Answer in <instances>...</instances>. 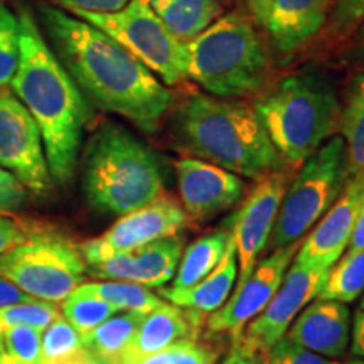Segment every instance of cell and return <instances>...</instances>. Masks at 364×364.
Returning <instances> with one entry per match:
<instances>
[{"label": "cell", "mask_w": 364, "mask_h": 364, "mask_svg": "<svg viewBox=\"0 0 364 364\" xmlns=\"http://www.w3.org/2000/svg\"><path fill=\"white\" fill-rule=\"evenodd\" d=\"M172 364H215L216 351L208 346L199 344L196 338H186L171 346Z\"/></svg>", "instance_id": "cell-35"}, {"label": "cell", "mask_w": 364, "mask_h": 364, "mask_svg": "<svg viewBox=\"0 0 364 364\" xmlns=\"http://www.w3.org/2000/svg\"><path fill=\"white\" fill-rule=\"evenodd\" d=\"M223 364H265V351L258 349L243 336L241 339L235 341L230 356Z\"/></svg>", "instance_id": "cell-39"}, {"label": "cell", "mask_w": 364, "mask_h": 364, "mask_svg": "<svg viewBox=\"0 0 364 364\" xmlns=\"http://www.w3.org/2000/svg\"><path fill=\"white\" fill-rule=\"evenodd\" d=\"M142 318L139 312L115 314L81 338L86 351L107 364H124Z\"/></svg>", "instance_id": "cell-23"}, {"label": "cell", "mask_w": 364, "mask_h": 364, "mask_svg": "<svg viewBox=\"0 0 364 364\" xmlns=\"http://www.w3.org/2000/svg\"><path fill=\"white\" fill-rule=\"evenodd\" d=\"M182 248L184 238L176 233L144 245L134 252L117 255L107 262L86 267V270L103 280L134 282L147 289L164 287L176 275Z\"/></svg>", "instance_id": "cell-17"}, {"label": "cell", "mask_w": 364, "mask_h": 364, "mask_svg": "<svg viewBox=\"0 0 364 364\" xmlns=\"http://www.w3.org/2000/svg\"><path fill=\"white\" fill-rule=\"evenodd\" d=\"M284 162L304 164L339 132L341 102L332 81L317 71L285 76L253 108Z\"/></svg>", "instance_id": "cell-5"}, {"label": "cell", "mask_w": 364, "mask_h": 364, "mask_svg": "<svg viewBox=\"0 0 364 364\" xmlns=\"http://www.w3.org/2000/svg\"><path fill=\"white\" fill-rule=\"evenodd\" d=\"M359 309H364V297H363V300H361V307Z\"/></svg>", "instance_id": "cell-48"}, {"label": "cell", "mask_w": 364, "mask_h": 364, "mask_svg": "<svg viewBox=\"0 0 364 364\" xmlns=\"http://www.w3.org/2000/svg\"><path fill=\"white\" fill-rule=\"evenodd\" d=\"M326 24L331 39L351 38L364 24V0H334Z\"/></svg>", "instance_id": "cell-33"}, {"label": "cell", "mask_w": 364, "mask_h": 364, "mask_svg": "<svg viewBox=\"0 0 364 364\" xmlns=\"http://www.w3.org/2000/svg\"><path fill=\"white\" fill-rule=\"evenodd\" d=\"M0 364H17L14 359H11L7 356V354H4L2 351H0Z\"/></svg>", "instance_id": "cell-47"}, {"label": "cell", "mask_w": 364, "mask_h": 364, "mask_svg": "<svg viewBox=\"0 0 364 364\" xmlns=\"http://www.w3.org/2000/svg\"><path fill=\"white\" fill-rule=\"evenodd\" d=\"M88 356L83 339L65 317L41 332V361L44 364H76Z\"/></svg>", "instance_id": "cell-28"}, {"label": "cell", "mask_w": 364, "mask_h": 364, "mask_svg": "<svg viewBox=\"0 0 364 364\" xmlns=\"http://www.w3.org/2000/svg\"><path fill=\"white\" fill-rule=\"evenodd\" d=\"M329 270L294 262L268 306L250 322L245 338L267 351L285 338L295 317L321 294Z\"/></svg>", "instance_id": "cell-14"}, {"label": "cell", "mask_w": 364, "mask_h": 364, "mask_svg": "<svg viewBox=\"0 0 364 364\" xmlns=\"http://www.w3.org/2000/svg\"><path fill=\"white\" fill-rule=\"evenodd\" d=\"M339 132L346 144L349 176L364 172V73L349 81L341 105Z\"/></svg>", "instance_id": "cell-24"}, {"label": "cell", "mask_w": 364, "mask_h": 364, "mask_svg": "<svg viewBox=\"0 0 364 364\" xmlns=\"http://www.w3.org/2000/svg\"><path fill=\"white\" fill-rule=\"evenodd\" d=\"M19 66L11 86L39 127L51 177L66 184L75 174L91 110L27 9L19 14Z\"/></svg>", "instance_id": "cell-2"}, {"label": "cell", "mask_w": 364, "mask_h": 364, "mask_svg": "<svg viewBox=\"0 0 364 364\" xmlns=\"http://www.w3.org/2000/svg\"><path fill=\"white\" fill-rule=\"evenodd\" d=\"M177 149L236 176L262 179L285 162L253 108L230 100L196 95L174 115Z\"/></svg>", "instance_id": "cell-3"}, {"label": "cell", "mask_w": 364, "mask_h": 364, "mask_svg": "<svg viewBox=\"0 0 364 364\" xmlns=\"http://www.w3.org/2000/svg\"><path fill=\"white\" fill-rule=\"evenodd\" d=\"M85 273L80 247L53 230H34L24 243L0 255V277L46 302H63Z\"/></svg>", "instance_id": "cell-8"}, {"label": "cell", "mask_w": 364, "mask_h": 364, "mask_svg": "<svg viewBox=\"0 0 364 364\" xmlns=\"http://www.w3.org/2000/svg\"><path fill=\"white\" fill-rule=\"evenodd\" d=\"M188 78L218 98H241L260 90L270 59L247 16L230 12L186 44Z\"/></svg>", "instance_id": "cell-6"}, {"label": "cell", "mask_w": 364, "mask_h": 364, "mask_svg": "<svg viewBox=\"0 0 364 364\" xmlns=\"http://www.w3.org/2000/svg\"><path fill=\"white\" fill-rule=\"evenodd\" d=\"M265 364H364V361L363 359H351V361L339 363L336 359L322 358L284 338L270 349H267Z\"/></svg>", "instance_id": "cell-34"}, {"label": "cell", "mask_w": 364, "mask_h": 364, "mask_svg": "<svg viewBox=\"0 0 364 364\" xmlns=\"http://www.w3.org/2000/svg\"><path fill=\"white\" fill-rule=\"evenodd\" d=\"M0 351L17 364L41 361V331L19 326L0 332Z\"/></svg>", "instance_id": "cell-32"}, {"label": "cell", "mask_w": 364, "mask_h": 364, "mask_svg": "<svg viewBox=\"0 0 364 364\" xmlns=\"http://www.w3.org/2000/svg\"><path fill=\"white\" fill-rule=\"evenodd\" d=\"M0 167L36 196L51 189L39 127L19 98L6 90L0 91Z\"/></svg>", "instance_id": "cell-10"}, {"label": "cell", "mask_w": 364, "mask_h": 364, "mask_svg": "<svg viewBox=\"0 0 364 364\" xmlns=\"http://www.w3.org/2000/svg\"><path fill=\"white\" fill-rule=\"evenodd\" d=\"M299 248L300 243L297 241L285 248L273 250L270 257L257 263L247 280L235 287L233 295L226 300L225 306L209 316V331L228 332L233 338V343L243 338L245 326L262 314L273 299Z\"/></svg>", "instance_id": "cell-13"}, {"label": "cell", "mask_w": 364, "mask_h": 364, "mask_svg": "<svg viewBox=\"0 0 364 364\" xmlns=\"http://www.w3.org/2000/svg\"><path fill=\"white\" fill-rule=\"evenodd\" d=\"M177 41L188 44L223 16L220 0H147Z\"/></svg>", "instance_id": "cell-22"}, {"label": "cell", "mask_w": 364, "mask_h": 364, "mask_svg": "<svg viewBox=\"0 0 364 364\" xmlns=\"http://www.w3.org/2000/svg\"><path fill=\"white\" fill-rule=\"evenodd\" d=\"M34 364H44L43 361H38V363H34Z\"/></svg>", "instance_id": "cell-49"}, {"label": "cell", "mask_w": 364, "mask_h": 364, "mask_svg": "<svg viewBox=\"0 0 364 364\" xmlns=\"http://www.w3.org/2000/svg\"><path fill=\"white\" fill-rule=\"evenodd\" d=\"M363 248H364V204H363L361 213H359L358 223H356V226H354L351 241H349V247H348V250H346V253L359 252V250H363Z\"/></svg>", "instance_id": "cell-43"}, {"label": "cell", "mask_w": 364, "mask_h": 364, "mask_svg": "<svg viewBox=\"0 0 364 364\" xmlns=\"http://www.w3.org/2000/svg\"><path fill=\"white\" fill-rule=\"evenodd\" d=\"M58 306L54 302H46V300H27V302L9 306L0 311V332L12 329V327L27 326L34 327L43 332L46 327L53 324L56 318L61 317Z\"/></svg>", "instance_id": "cell-30"}, {"label": "cell", "mask_w": 364, "mask_h": 364, "mask_svg": "<svg viewBox=\"0 0 364 364\" xmlns=\"http://www.w3.org/2000/svg\"><path fill=\"white\" fill-rule=\"evenodd\" d=\"M136 364H172V349L167 348L161 353L150 354V356L140 359Z\"/></svg>", "instance_id": "cell-44"}, {"label": "cell", "mask_w": 364, "mask_h": 364, "mask_svg": "<svg viewBox=\"0 0 364 364\" xmlns=\"http://www.w3.org/2000/svg\"><path fill=\"white\" fill-rule=\"evenodd\" d=\"M290 176L285 169L263 176L248 194L231 220L236 258H238V284H243L257 265L258 257L268 247L277 215L282 206ZM235 285V287H236Z\"/></svg>", "instance_id": "cell-12"}, {"label": "cell", "mask_w": 364, "mask_h": 364, "mask_svg": "<svg viewBox=\"0 0 364 364\" xmlns=\"http://www.w3.org/2000/svg\"><path fill=\"white\" fill-rule=\"evenodd\" d=\"M19 17L0 0V91L11 85L19 66Z\"/></svg>", "instance_id": "cell-31"}, {"label": "cell", "mask_w": 364, "mask_h": 364, "mask_svg": "<svg viewBox=\"0 0 364 364\" xmlns=\"http://www.w3.org/2000/svg\"><path fill=\"white\" fill-rule=\"evenodd\" d=\"M359 36H358V53L364 58V24L359 27Z\"/></svg>", "instance_id": "cell-45"}, {"label": "cell", "mask_w": 364, "mask_h": 364, "mask_svg": "<svg viewBox=\"0 0 364 364\" xmlns=\"http://www.w3.org/2000/svg\"><path fill=\"white\" fill-rule=\"evenodd\" d=\"M83 193L98 211L129 215L162 196L161 161L132 132L103 124L86 145Z\"/></svg>", "instance_id": "cell-4"}, {"label": "cell", "mask_w": 364, "mask_h": 364, "mask_svg": "<svg viewBox=\"0 0 364 364\" xmlns=\"http://www.w3.org/2000/svg\"><path fill=\"white\" fill-rule=\"evenodd\" d=\"M349 177L343 136H332L287 188L268 247L279 250L302 240L334 206Z\"/></svg>", "instance_id": "cell-7"}, {"label": "cell", "mask_w": 364, "mask_h": 364, "mask_svg": "<svg viewBox=\"0 0 364 364\" xmlns=\"http://www.w3.org/2000/svg\"><path fill=\"white\" fill-rule=\"evenodd\" d=\"M182 209L188 220L204 221L233 208L243 198L245 182L228 172L194 157L176 162Z\"/></svg>", "instance_id": "cell-16"}, {"label": "cell", "mask_w": 364, "mask_h": 364, "mask_svg": "<svg viewBox=\"0 0 364 364\" xmlns=\"http://www.w3.org/2000/svg\"><path fill=\"white\" fill-rule=\"evenodd\" d=\"M364 204V172L354 174L346 182L343 194L314 231L302 241L295 262L331 270L341 260L351 241L354 226Z\"/></svg>", "instance_id": "cell-15"}, {"label": "cell", "mask_w": 364, "mask_h": 364, "mask_svg": "<svg viewBox=\"0 0 364 364\" xmlns=\"http://www.w3.org/2000/svg\"><path fill=\"white\" fill-rule=\"evenodd\" d=\"M287 339L327 359H341L351 341V311L338 300L317 299L295 317Z\"/></svg>", "instance_id": "cell-18"}, {"label": "cell", "mask_w": 364, "mask_h": 364, "mask_svg": "<svg viewBox=\"0 0 364 364\" xmlns=\"http://www.w3.org/2000/svg\"><path fill=\"white\" fill-rule=\"evenodd\" d=\"M334 0H273L265 29L280 56L306 48L326 27Z\"/></svg>", "instance_id": "cell-19"}, {"label": "cell", "mask_w": 364, "mask_h": 364, "mask_svg": "<svg viewBox=\"0 0 364 364\" xmlns=\"http://www.w3.org/2000/svg\"><path fill=\"white\" fill-rule=\"evenodd\" d=\"M27 300H33L26 292H22L19 287H16L12 282L0 277V311L9 306H16V304L27 302Z\"/></svg>", "instance_id": "cell-40"}, {"label": "cell", "mask_w": 364, "mask_h": 364, "mask_svg": "<svg viewBox=\"0 0 364 364\" xmlns=\"http://www.w3.org/2000/svg\"><path fill=\"white\" fill-rule=\"evenodd\" d=\"M364 292V248L346 253L329 270L327 280L317 299L351 304Z\"/></svg>", "instance_id": "cell-27"}, {"label": "cell", "mask_w": 364, "mask_h": 364, "mask_svg": "<svg viewBox=\"0 0 364 364\" xmlns=\"http://www.w3.org/2000/svg\"><path fill=\"white\" fill-rule=\"evenodd\" d=\"M189 314L191 316L182 312L181 307L166 302L156 311L145 314L124 364H136L150 354L171 348L177 341L191 338L193 331L199 324H196L198 322V317H194L196 314Z\"/></svg>", "instance_id": "cell-21"}, {"label": "cell", "mask_w": 364, "mask_h": 364, "mask_svg": "<svg viewBox=\"0 0 364 364\" xmlns=\"http://www.w3.org/2000/svg\"><path fill=\"white\" fill-rule=\"evenodd\" d=\"M27 201V191L11 172L0 167V213L17 211Z\"/></svg>", "instance_id": "cell-36"}, {"label": "cell", "mask_w": 364, "mask_h": 364, "mask_svg": "<svg viewBox=\"0 0 364 364\" xmlns=\"http://www.w3.org/2000/svg\"><path fill=\"white\" fill-rule=\"evenodd\" d=\"M245 2H247V6L250 9V12H252L253 19L257 21L260 26L265 27L273 0H245Z\"/></svg>", "instance_id": "cell-42"}, {"label": "cell", "mask_w": 364, "mask_h": 364, "mask_svg": "<svg viewBox=\"0 0 364 364\" xmlns=\"http://www.w3.org/2000/svg\"><path fill=\"white\" fill-rule=\"evenodd\" d=\"M76 364H107V363L100 361V359H97V358H93V356H91V354L88 353V356H85L83 359H81V361H80V363H76Z\"/></svg>", "instance_id": "cell-46"}, {"label": "cell", "mask_w": 364, "mask_h": 364, "mask_svg": "<svg viewBox=\"0 0 364 364\" xmlns=\"http://www.w3.org/2000/svg\"><path fill=\"white\" fill-rule=\"evenodd\" d=\"M81 21L103 31L152 71L166 86L188 78L186 44L169 33L147 0H130L115 14H76Z\"/></svg>", "instance_id": "cell-9"}, {"label": "cell", "mask_w": 364, "mask_h": 364, "mask_svg": "<svg viewBox=\"0 0 364 364\" xmlns=\"http://www.w3.org/2000/svg\"><path fill=\"white\" fill-rule=\"evenodd\" d=\"M236 279H238V258H236L235 240L231 235L225 257L221 258L220 265L215 270L188 289H177V287L162 289L161 297H166L172 302V306L188 309L189 312L199 314V316H206L225 306L233 292Z\"/></svg>", "instance_id": "cell-20"}, {"label": "cell", "mask_w": 364, "mask_h": 364, "mask_svg": "<svg viewBox=\"0 0 364 364\" xmlns=\"http://www.w3.org/2000/svg\"><path fill=\"white\" fill-rule=\"evenodd\" d=\"M39 12L49 46L83 97L142 132H156L174 102L169 88L103 31L54 6L44 4Z\"/></svg>", "instance_id": "cell-1"}, {"label": "cell", "mask_w": 364, "mask_h": 364, "mask_svg": "<svg viewBox=\"0 0 364 364\" xmlns=\"http://www.w3.org/2000/svg\"><path fill=\"white\" fill-rule=\"evenodd\" d=\"M230 238L231 230L223 228V230L203 236V238L196 240L193 245H189L186 252H182L181 265L177 268L172 287L188 289L209 275L225 257Z\"/></svg>", "instance_id": "cell-25"}, {"label": "cell", "mask_w": 364, "mask_h": 364, "mask_svg": "<svg viewBox=\"0 0 364 364\" xmlns=\"http://www.w3.org/2000/svg\"><path fill=\"white\" fill-rule=\"evenodd\" d=\"M61 314L70 324L75 327L76 332L83 338L107 318L115 316L118 312L115 307L105 300L95 297V295L83 294L80 290H73L68 297L63 300Z\"/></svg>", "instance_id": "cell-29"}, {"label": "cell", "mask_w": 364, "mask_h": 364, "mask_svg": "<svg viewBox=\"0 0 364 364\" xmlns=\"http://www.w3.org/2000/svg\"><path fill=\"white\" fill-rule=\"evenodd\" d=\"M76 290L105 300L117 311L139 312L144 316L156 311L164 304V300L159 299V295L150 292L147 287L134 284V282L107 280L102 284H83Z\"/></svg>", "instance_id": "cell-26"}, {"label": "cell", "mask_w": 364, "mask_h": 364, "mask_svg": "<svg viewBox=\"0 0 364 364\" xmlns=\"http://www.w3.org/2000/svg\"><path fill=\"white\" fill-rule=\"evenodd\" d=\"M351 353L364 361V309H359L354 316L351 334Z\"/></svg>", "instance_id": "cell-41"}, {"label": "cell", "mask_w": 364, "mask_h": 364, "mask_svg": "<svg viewBox=\"0 0 364 364\" xmlns=\"http://www.w3.org/2000/svg\"><path fill=\"white\" fill-rule=\"evenodd\" d=\"M54 7L61 11H70L76 14H115L129 6L130 0H49Z\"/></svg>", "instance_id": "cell-37"}, {"label": "cell", "mask_w": 364, "mask_h": 364, "mask_svg": "<svg viewBox=\"0 0 364 364\" xmlns=\"http://www.w3.org/2000/svg\"><path fill=\"white\" fill-rule=\"evenodd\" d=\"M33 231L34 230H31L29 226L21 225L19 221L12 220V218L0 216V255L24 243Z\"/></svg>", "instance_id": "cell-38"}, {"label": "cell", "mask_w": 364, "mask_h": 364, "mask_svg": "<svg viewBox=\"0 0 364 364\" xmlns=\"http://www.w3.org/2000/svg\"><path fill=\"white\" fill-rule=\"evenodd\" d=\"M188 221V215L182 206L171 198L161 196L147 206L120 216L107 233L81 245V255L86 267L97 265L117 255L134 252L152 241L179 233Z\"/></svg>", "instance_id": "cell-11"}]
</instances>
